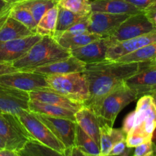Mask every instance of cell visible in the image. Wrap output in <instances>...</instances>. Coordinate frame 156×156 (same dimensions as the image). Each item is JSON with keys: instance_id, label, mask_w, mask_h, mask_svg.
<instances>
[{"instance_id": "5b68a950", "label": "cell", "mask_w": 156, "mask_h": 156, "mask_svg": "<svg viewBox=\"0 0 156 156\" xmlns=\"http://www.w3.org/2000/svg\"><path fill=\"white\" fill-rule=\"evenodd\" d=\"M137 98V94L123 82L104 98L98 117L113 126L119 113Z\"/></svg>"}, {"instance_id": "f546056e", "label": "cell", "mask_w": 156, "mask_h": 156, "mask_svg": "<svg viewBox=\"0 0 156 156\" xmlns=\"http://www.w3.org/2000/svg\"><path fill=\"white\" fill-rule=\"evenodd\" d=\"M10 16L24 24L34 33H36L37 22L30 11L25 7L21 5L18 3H15L11 8Z\"/></svg>"}, {"instance_id": "8d00e7d4", "label": "cell", "mask_w": 156, "mask_h": 156, "mask_svg": "<svg viewBox=\"0 0 156 156\" xmlns=\"http://www.w3.org/2000/svg\"><path fill=\"white\" fill-rule=\"evenodd\" d=\"M126 1L143 11L156 3V0H126Z\"/></svg>"}, {"instance_id": "c3c4849f", "label": "cell", "mask_w": 156, "mask_h": 156, "mask_svg": "<svg viewBox=\"0 0 156 156\" xmlns=\"http://www.w3.org/2000/svg\"><path fill=\"white\" fill-rule=\"evenodd\" d=\"M15 156H20V155H18V153H17V154H16V155H15Z\"/></svg>"}, {"instance_id": "44dd1931", "label": "cell", "mask_w": 156, "mask_h": 156, "mask_svg": "<svg viewBox=\"0 0 156 156\" xmlns=\"http://www.w3.org/2000/svg\"><path fill=\"white\" fill-rule=\"evenodd\" d=\"M76 123L99 146V117L87 107L83 106L75 114Z\"/></svg>"}, {"instance_id": "3957f363", "label": "cell", "mask_w": 156, "mask_h": 156, "mask_svg": "<svg viewBox=\"0 0 156 156\" xmlns=\"http://www.w3.org/2000/svg\"><path fill=\"white\" fill-rule=\"evenodd\" d=\"M50 88L56 92L83 104L89 98V89L86 79L82 73L52 75L46 76Z\"/></svg>"}, {"instance_id": "d4e9b609", "label": "cell", "mask_w": 156, "mask_h": 156, "mask_svg": "<svg viewBox=\"0 0 156 156\" xmlns=\"http://www.w3.org/2000/svg\"><path fill=\"white\" fill-rule=\"evenodd\" d=\"M75 146L89 156H100V147L82 128L76 125Z\"/></svg>"}, {"instance_id": "d590c367", "label": "cell", "mask_w": 156, "mask_h": 156, "mask_svg": "<svg viewBox=\"0 0 156 156\" xmlns=\"http://www.w3.org/2000/svg\"><path fill=\"white\" fill-rule=\"evenodd\" d=\"M134 121H135V111L129 112L123 120V126L121 129L125 133L127 134L132 129V128L133 127Z\"/></svg>"}, {"instance_id": "52a82bcc", "label": "cell", "mask_w": 156, "mask_h": 156, "mask_svg": "<svg viewBox=\"0 0 156 156\" xmlns=\"http://www.w3.org/2000/svg\"><path fill=\"white\" fill-rule=\"evenodd\" d=\"M156 129V111L151 94L141 96L135 110L133 127L128 133L138 134L152 140Z\"/></svg>"}, {"instance_id": "b9f144b4", "label": "cell", "mask_w": 156, "mask_h": 156, "mask_svg": "<svg viewBox=\"0 0 156 156\" xmlns=\"http://www.w3.org/2000/svg\"><path fill=\"white\" fill-rule=\"evenodd\" d=\"M12 5V4H10V3L6 2L4 0H0V14L2 13L6 9H9Z\"/></svg>"}, {"instance_id": "836d02e7", "label": "cell", "mask_w": 156, "mask_h": 156, "mask_svg": "<svg viewBox=\"0 0 156 156\" xmlns=\"http://www.w3.org/2000/svg\"><path fill=\"white\" fill-rule=\"evenodd\" d=\"M89 16V15H88ZM88 16L85 17L82 20L79 21V22L73 24L72 27L67 29L66 31L62 33V34L65 35H77V34H85L88 32Z\"/></svg>"}, {"instance_id": "d6986e66", "label": "cell", "mask_w": 156, "mask_h": 156, "mask_svg": "<svg viewBox=\"0 0 156 156\" xmlns=\"http://www.w3.org/2000/svg\"><path fill=\"white\" fill-rule=\"evenodd\" d=\"M30 100L37 101L43 103L50 104V105H56L61 108H66V109L77 112L79 109L84 106L83 104L79 102L74 101L59 93L56 92L51 88L44 90H38L29 92Z\"/></svg>"}, {"instance_id": "bcb514c9", "label": "cell", "mask_w": 156, "mask_h": 156, "mask_svg": "<svg viewBox=\"0 0 156 156\" xmlns=\"http://www.w3.org/2000/svg\"><path fill=\"white\" fill-rule=\"evenodd\" d=\"M150 65H152V66H153L156 67V58H155L153 60L150 61Z\"/></svg>"}, {"instance_id": "83f0119b", "label": "cell", "mask_w": 156, "mask_h": 156, "mask_svg": "<svg viewBox=\"0 0 156 156\" xmlns=\"http://www.w3.org/2000/svg\"><path fill=\"white\" fill-rule=\"evenodd\" d=\"M18 3L30 11L37 24L49 9L58 4L55 0H25Z\"/></svg>"}, {"instance_id": "ffe728a7", "label": "cell", "mask_w": 156, "mask_h": 156, "mask_svg": "<svg viewBox=\"0 0 156 156\" xmlns=\"http://www.w3.org/2000/svg\"><path fill=\"white\" fill-rule=\"evenodd\" d=\"M91 12L124 14L128 15H135L144 12L126 0H94L91 2Z\"/></svg>"}, {"instance_id": "d6a6232c", "label": "cell", "mask_w": 156, "mask_h": 156, "mask_svg": "<svg viewBox=\"0 0 156 156\" xmlns=\"http://www.w3.org/2000/svg\"><path fill=\"white\" fill-rule=\"evenodd\" d=\"M155 148L156 146L152 140L143 143L135 147L131 156H155Z\"/></svg>"}, {"instance_id": "9a60e30c", "label": "cell", "mask_w": 156, "mask_h": 156, "mask_svg": "<svg viewBox=\"0 0 156 156\" xmlns=\"http://www.w3.org/2000/svg\"><path fill=\"white\" fill-rule=\"evenodd\" d=\"M155 41L156 30L132 39L116 42L108 47L106 53V59L117 60L125 55L133 53Z\"/></svg>"}, {"instance_id": "ab89813d", "label": "cell", "mask_w": 156, "mask_h": 156, "mask_svg": "<svg viewBox=\"0 0 156 156\" xmlns=\"http://www.w3.org/2000/svg\"><path fill=\"white\" fill-rule=\"evenodd\" d=\"M17 69L12 66V64L0 62V76L9 74V73L16 72Z\"/></svg>"}, {"instance_id": "7c38bea8", "label": "cell", "mask_w": 156, "mask_h": 156, "mask_svg": "<svg viewBox=\"0 0 156 156\" xmlns=\"http://www.w3.org/2000/svg\"><path fill=\"white\" fill-rule=\"evenodd\" d=\"M125 83L137 96L152 94L156 91V67L150 62L143 63L140 69L125 80Z\"/></svg>"}, {"instance_id": "ba28073f", "label": "cell", "mask_w": 156, "mask_h": 156, "mask_svg": "<svg viewBox=\"0 0 156 156\" xmlns=\"http://www.w3.org/2000/svg\"><path fill=\"white\" fill-rule=\"evenodd\" d=\"M156 30L149 21L144 12L129 15L110 37H108L111 44L116 42L132 39Z\"/></svg>"}, {"instance_id": "f5cc1de1", "label": "cell", "mask_w": 156, "mask_h": 156, "mask_svg": "<svg viewBox=\"0 0 156 156\" xmlns=\"http://www.w3.org/2000/svg\"><path fill=\"white\" fill-rule=\"evenodd\" d=\"M1 14H2V13H1Z\"/></svg>"}, {"instance_id": "603a6c76", "label": "cell", "mask_w": 156, "mask_h": 156, "mask_svg": "<svg viewBox=\"0 0 156 156\" xmlns=\"http://www.w3.org/2000/svg\"><path fill=\"white\" fill-rule=\"evenodd\" d=\"M99 35L95 34H91L89 32L82 34L77 35H65L59 34L58 36L54 37V39L56 42L59 44L64 49H66L68 50H73V49L79 48V47H83L87 45L93 41L98 40L101 38Z\"/></svg>"}, {"instance_id": "1f68e13d", "label": "cell", "mask_w": 156, "mask_h": 156, "mask_svg": "<svg viewBox=\"0 0 156 156\" xmlns=\"http://www.w3.org/2000/svg\"><path fill=\"white\" fill-rule=\"evenodd\" d=\"M58 5L82 16L89 15L91 12L89 0H59Z\"/></svg>"}, {"instance_id": "f907efd6", "label": "cell", "mask_w": 156, "mask_h": 156, "mask_svg": "<svg viewBox=\"0 0 156 156\" xmlns=\"http://www.w3.org/2000/svg\"><path fill=\"white\" fill-rule=\"evenodd\" d=\"M90 2H93V1H94V0H89Z\"/></svg>"}, {"instance_id": "484cf974", "label": "cell", "mask_w": 156, "mask_h": 156, "mask_svg": "<svg viewBox=\"0 0 156 156\" xmlns=\"http://www.w3.org/2000/svg\"><path fill=\"white\" fill-rule=\"evenodd\" d=\"M87 16H88V15H87ZM87 16H82V15L75 14L72 12L71 11L58 5L57 21H56V31H55L53 37L63 33L67 29L72 27L73 24L79 22V21H81Z\"/></svg>"}, {"instance_id": "60d3db41", "label": "cell", "mask_w": 156, "mask_h": 156, "mask_svg": "<svg viewBox=\"0 0 156 156\" xmlns=\"http://www.w3.org/2000/svg\"><path fill=\"white\" fill-rule=\"evenodd\" d=\"M17 152L8 149H4L0 150V156H15Z\"/></svg>"}, {"instance_id": "5bb4252c", "label": "cell", "mask_w": 156, "mask_h": 156, "mask_svg": "<svg viewBox=\"0 0 156 156\" xmlns=\"http://www.w3.org/2000/svg\"><path fill=\"white\" fill-rule=\"evenodd\" d=\"M29 93L0 85V112L18 114L28 110Z\"/></svg>"}, {"instance_id": "4fadbf2b", "label": "cell", "mask_w": 156, "mask_h": 156, "mask_svg": "<svg viewBox=\"0 0 156 156\" xmlns=\"http://www.w3.org/2000/svg\"><path fill=\"white\" fill-rule=\"evenodd\" d=\"M42 38L38 34L13 41L0 42V62L12 64L22 57L30 47Z\"/></svg>"}, {"instance_id": "e0dca14e", "label": "cell", "mask_w": 156, "mask_h": 156, "mask_svg": "<svg viewBox=\"0 0 156 156\" xmlns=\"http://www.w3.org/2000/svg\"><path fill=\"white\" fill-rule=\"evenodd\" d=\"M12 5L0 14V42L13 41L36 34L10 16Z\"/></svg>"}, {"instance_id": "9c48e42d", "label": "cell", "mask_w": 156, "mask_h": 156, "mask_svg": "<svg viewBox=\"0 0 156 156\" xmlns=\"http://www.w3.org/2000/svg\"><path fill=\"white\" fill-rule=\"evenodd\" d=\"M0 85L28 93L50 88L45 76L32 71L21 70L0 76Z\"/></svg>"}, {"instance_id": "30bf717a", "label": "cell", "mask_w": 156, "mask_h": 156, "mask_svg": "<svg viewBox=\"0 0 156 156\" xmlns=\"http://www.w3.org/2000/svg\"><path fill=\"white\" fill-rule=\"evenodd\" d=\"M34 114L66 149L75 146V136L77 125L76 121L69 119L50 117L36 113Z\"/></svg>"}, {"instance_id": "2e32d148", "label": "cell", "mask_w": 156, "mask_h": 156, "mask_svg": "<svg viewBox=\"0 0 156 156\" xmlns=\"http://www.w3.org/2000/svg\"><path fill=\"white\" fill-rule=\"evenodd\" d=\"M111 45L109 38L101 37L87 45L70 50V54L85 64L94 63L106 59L108 49Z\"/></svg>"}, {"instance_id": "ee69618b", "label": "cell", "mask_w": 156, "mask_h": 156, "mask_svg": "<svg viewBox=\"0 0 156 156\" xmlns=\"http://www.w3.org/2000/svg\"><path fill=\"white\" fill-rule=\"evenodd\" d=\"M4 149H5V142L3 141L2 139L0 137V150Z\"/></svg>"}, {"instance_id": "4dcf8cb0", "label": "cell", "mask_w": 156, "mask_h": 156, "mask_svg": "<svg viewBox=\"0 0 156 156\" xmlns=\"http://www.w3.org/2000/svg\"><path fill=\"white\" fill-rule=\"evenodd\" d=\"M113 126L99 118V129H100V156H108L114 146L111 132Z\"/></svg>"}, {"instance_id": "6da1fadb", "label": "cell", "mask_w": 156, "mask_h": 156, "mask_svg": "<svg viewBox=\"0 0 156 156\" xmlns=\"http://www.w3.org/2000/svg\"><path fill=\"white\" fill-rule=\"evenodd\" d=\"M143 63L105 59L86 64L82 73L88 82L89 98L84 103V106L98 117L104 98L126 79L136 74Z\"/></svg>"}, {"instance_id": "4316f807", "label": "cell", "mask_w": 156, "mask_h": 156, "mask_svg": "<svg viewBox=\"0 0 156 156\" xmlns=\"http://www.w3.org/2000/svg\"><path fill=\"white\" fill-rule=\"evenodd\" d=\"M155 58H156V41L125 55L115 61L122 62H150Z\"/></svg>"}, {"instance_id": "cb8c5ba5", "label": "cell", "mask_w": 156, "mask_h": 156, "mask_svg": "<svg viewBox=\"0 0 156 156\" xmlns=\"http://www.w3.org/2000/svg\"><path fill=\"white\" fill-rule=\"evenodd\" d=\"M58 15V4L49 9L37 24L36 34L41 36H54Z\"/></svg>"}, {"instance_id": "8992f818", "label": "cell", "mask_w": 156, "mask_h": 156, "mask_svg": "<svg viewBox=\"0 0 156 156\" xmlns=\"http://www.w3.org/2000/svg\"><path fill=\"white\" fill-rule=\"evenodd\" d=\"M16 115L34 140L64 154L66 148L33 112L29 110H21Z\"/></svg>"}, {"instance_id": "681fc988", "label": "cell", "mask_w": 156, "mask_h": 156, "mask_svg": "<svg viewBox=\"0 0 156 156\" xmlns=\"http://www.w3.org/2000/svg\"><path fill=\"white\" fill-rule=\"evenodd\" d=\"M155 156H156V148H155Z\"/></svg>"}, {"instance_id": "8fae6325", "label": "cell", "mask_w": 156, "mask_h": 156, "mask_svg": "<svg viewBox=\"0 0 156 156\" xmlns=\"http://www.w3.org/2000/svg\"><path fill=\"white\" fill-rule=\"evenodd\" d=\"M128 17L124 14L91 12L88 16V32L101 37H110Z\"/></svg>"}, {"instance_id": "7dc6e473", "label": "cell", "mask_w": 156, "mask_h": 156, "mask_svg": "<svg viewBox=\"0 0 156 156\" xmlns=\"http://www.w3.org/2000/svg\"><path fill=\"white\" fill-rule=\"evenodd\" d=\"M154 143H155V145L156 146V140H155V141H154Z\"/></svg>"}, {"instance_id": "7402d4cb", "label": "cell", "mask_w": 156, "mask_h": 156, "mask_svg": "<svg viewBox=\"0 0 156 156\" xmlns=\"http://www.w3.org/2000/svg\"><path fill=\"white\" fill-rule=\"evenodd\" d=\"M28 110L31 112L36 113V114H44V115L50 116V117L69 119L73 121H76V117H75L76 112L66 109V108L50 105V104L43 103V102L34 100H30L28 102Z\"/></svg>"}, {"instance_id": "74e56055", "label": "cell", "mask_w": 156, "mask_h": 156, "mask_svg": "<svg viewBox=\"0 0 156 156\" xmlns=\"http://www.w3.org/2000/svg\"><path fill=\"white\" fill-rule=\"evenodd\" d=\"M145 15L156 28V3L152 5L144 10Z\"/></svg>"}, {"instance_id": "e575fe53", "label": "cell", "mask_w": 156, "mask_h": 156, "mask_svg": "<svg viewBox=\"0 0 156 156\" xmlns=\"http://www.w3.org/2000/svg\"><path fill=\"white\" fill-rule=\"evenodd\" d=\"M133 148L128 147L126 140L116 143L113 146L108 156H131Z\"/></svg>"}, {"instance_id": "816d5d0a", "label": "cell", "mask_w": 156, "mask_h": 156, "mask_svg": "<svg viewBox=\"0 0 156 156\" xmlns=\"http://www.w3.org/2000/svg\"><path fill=\"white\" fill-rule=\"evenodd\" d=\"M55 1H56V2H59V0H55Z\"/></svg>"}, {"instance_id": "7bdbcfd3", "label": "cell", "mask_w": 156, "mask_h": 156, "mask_svg": "<svg viewBox=\"0 0 156 156\" xmlns=\"http://www.w3.org/2000/svg\"><path fill=\"white\" fill-rule=\"evenodd\" d=\"M4 1H5L8 3H10V4H15V3L21 2L25 1V0H4Z\"/></svg>"}, {"instance_id": "f35d334b", "label": "cell", "mask_w": 156, "mask_h": 156, "mask_svg": "<svg viewBox=\"0 0 156 156\" xmlns=\"http://www.w3.org/2000/svg\"><path fill=\"white\" fill-rule=\"evenodd\" d=\"M64 155H65V156H89L84 153L83 152H82L80 149H78L75 146L66 149Z\"/></svg>"}, {"instance_id": "f1b7e54d", "label": "cell", "mask_w": 156, "mask_h": 156, "mask_svg": "<svg viewBox=\"0 0 156 156\" xmlns=\"http://www.w3.org/2000/svg\"><path fill=\"white\" fill-rule=\"evenodd\" d=\"M17 153L20 156H65L64 154L44 146L36 140L29 141Z\"/></svg>"}, {"instance_id": "277c9868", "label": "cell", "mask_w": 156, "mask_h": 156, "mask_svg": "<svg viewBox=\"0 0 156 156\" xmlns=\"http://www.w3.org/2000/svg\"><path fill=\"white\" fill-rule=\"evenodd\" d=\"M0 137L5 149L18 152L29 141L34 140L16 114L0 112Z\"/></svg>"}, {"instance_id": "ac0fdd59", "label": "cell", "mask_w": 156, "mask_h": 156, "mask_svg": "<svg viewBox=\"0 0 156 156\" xmlns=\"http://www.w3.org/2000/svg\"><path fill=\"white\" fill-rule=\"evenodd\" d=\"M86 64L70 55L69 57L56 61L35 69L34 71L38 74L48 76L52 75H63L74 73H83Z\"/></svg>"}, {"instance_id": "f6af8a7d", "label": "cell", "mask_w": 156, "mask_h": 156, "mask_svg": "<svg viewBox=\"0 0 156 156\" xmlns=\"http://www.w3.org/2000/svg\"><path fill=\"white\" fill-rule=\"evenodd\" d=\"M151 95H152V99H153V102H154V105H155V111H156V91L155 92L152 93Z\"/></svg>"}, {"instance_id": "7a4b0ae2", "label": "cell", "mask_w": 156, "mask_h": 156, "mask_svg": "<svg viewBox=\"0 0 156 156\" xmlns=\"http://www.w3.org/2000/svg\"><path fill=\"white\" fill-rule=\"evenodd\" d=\"M70 55L69 50L61 47L53 37L44 36L12 66L17 70L34 71L38 67L63 59Z\"/></svg>"}]
</instances>
